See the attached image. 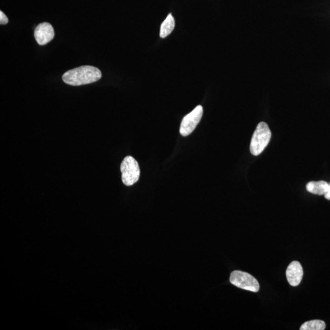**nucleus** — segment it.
I'll use <instances>...</instances> for the list:
<instances>
[{"label": "nucleus", "mask_w": 330, "mask_h": 330, "mask_svg": "<svg viewBox=\"0 0 330 330\" xmlns=\"http://www.w3.org/2000/svg\"><path fill=\"white\" fill-rule=\"evenodd\" d=\"M101 78L102 72L97 67L92 66H83L70 70L62 77L64 83L71 86L90 84L98 81Z\"/></svg>", "instance_id": "f257e3e1"}, {"label": "nucleus", "mask_w": 330, "mask_h": 330, "mask_svg": "<svg viewBox=\"0 0 330 330\" xmlns=\"http://www.w3.org/2000/svg\"><path fill=\"white\" fill-rule=\"evenodd\" d=\"M272 133L268 125L264 122L257 126L252 137L250 152L253 155H259L264 151L271 139Z\"/></svg>", "instance_id": "f03ea898"}, {"label": "nucleus", "mask_w": 330, "mask_h": 330, "mask_svg": "<svg viewBox=\"0 0 330 330\" xmlns=\"http://www.w3.org/2000/svg\"><path fill=\"white\" fill-rule=\"evenodd\" d=\"M122 180L125 186H132L137 183L140 176L139 163L131 156L124 158L121 165Z\"/></svg>", "instance_id": "7ed1b4c3"}, {"label": "nucleus", "mask_w": 330, "mask_h": 330, "mask_svg": "<svg viewBox=\"0 0 330 330\" xmlns=\"http://www.w3.org/2000/svg\"><path fill=\"white\" fill-rule=\"evenodd\" d=\"M231 284L236 287L253 292H259L260 285L258 280L248 273L235 270L230 276Z\"/></svg>", "instance_id": "20e7f679"}, {"label": "nucleus", "mask_w": 330, "mask_h": 330, "mask_svg": "<svg viewBox=\"0 0 330 330\" xmlns=\"http://www.w3.org/2000/svg\"><path fill=\"white\" fill-rule=\"evenodd\" d=\"M202 114L203 108L201 105H198L191 113L184 117L180 127V134L182 136H189L194 131L201 121Z\"/></svg>", "instance_id": "39448f33"}, {"label": "nucleus", "mask_w": 330, "mask_h": 330, "mask_svg": "<svg viewBox=\"0 0 330 330\" xmlns=\"http://www.w3.org/2000/svg\"><path fill=\"white\" fill-rule=\"evenodd\" d=\"M34 36L39 45H46L54 38L53 28L48 22L41 23L36 27Z\"/></svg>", "instance_id": "423d86ee"}, {"label": "nucleus", "mask_w": 330, "mask_h": 330, "mask_svg": "<svg viewBox=\"0 0 330 330\" xmlns=\"http://www.w3.org/2000/svg\"><path fill=\"white\" fill-rule=\"evenodd\" d=\"M303 277V267L298 261L291 262L286 270L288 283L292 286L295 287L300 284Z\"/></svg>", "instance_id": "0eeeda50"}, {"label": "nucleus", "mask_w": 330, "mask_h": 330, "mask_svg": "<svg viewBox=\"0 0 330 330\" xmlns=\"http://www.w3.org/2000/svg\"><path fill=\"white\" fill-rule=\"evenodd\" d=\"M329 188V184L323 181L310 182L306 185V189L308 192L318 195H325Z\"/></svg>", "instance_id": "6e6552de"}, {"label": "nucleus", "mask_w": 330, "mask_h": 330, "mask_svg": "<svg viewBox=\"0 0 330 330\" xmlns=\"http://www.w3.org/2000/svg\"><path fill=\"white\" fill-rule=\"evenodd\" d=\"M175 27V20L172 14H168L166 19L163 21L160 28V36L162 38H165L170 35Z\"/></svg>", "instance_id": "1a4fd4ad"}, {"label": "nucleus", "mask_w": 330, "mask_h": 330, "mask_svg": "<svg viewBox=\"0 0 330 330\" xmlns=\"http://www.w3.org/2000/svg\"><path fill=\"white\" fill-rule=\"evenodd\" d=\"M326 328L325 322L321 320H313L304 323L301 326L300 330H324Z\"/></svg>", "instance_id": "9d476101"}, {"label": "nucleus", "mask_w": 330, "mask_h": 330, "mask_svg": "<svg viewBox=\"0 0 330 330\" xmlns=\"http://www.w3.org/2000/svg\"><path fill=\"white\" fill-rule=\"evenodd\" d=\"M7 23H8V19H7L6 15L1 10L0 11V23H1V25H6Z\"/></svg>", "instance_id": "9b49d317"}, {"label": "nucleus", "mask_w": 330, "mask_h": 330, "mask_svg": "<svg viewBox=\"0 0 330 330\" xmlns=\"http://www.w3.org/2000/svg\"><path fill=\"white\" fill-rule=\"evenodd\" d=\"M324 196L327 199L330 200V184H329V188L328 191H327V193L326 194H325Z\"/></svg>", "instance_id": "f8f14e48"}]
</instances>
